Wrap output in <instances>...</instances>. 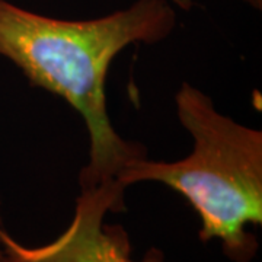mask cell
Wrapping results in <instances>:
<instances>
[{"label":"cell","instance_id":"obj_3","mask_svg":"<svg viewBox=\"0 0 262 262\" xmlns=\"http://www.w3.org/2000/svg\"><path fill=\"white\" fill-rule=\"evenodd\" d=\"M124 191L115 181L80 188L72 222L44 245L20 244L3 229V262H165L156 249H150L141 261L134 259L127 232L105 223L108 213L124 210Z\"/></svg>","mask_w":262,"mask_h":262},{"label":"cell","instance_id":"obj_2","mask_svg":"<svg viewBox=\"0 0 262 262\" xmlns=\"http://www.w3.org/2000/svg\"><path fill=\"white\" fill-rule=\"evenodd\" d=\"M175 103L194 140L191 155L177 162L144 156L122 169L115 182L122 188L144 181L168 185L200 215L203 242L219 241L232 262H252L258 241L248 227L262 225V133L219 113L191 83H182Z\"/></svg>","mask_w":262,"mask_h":262},{"label":"cell","instance_id":"obj_1","mask_svg":"<svg viewBox=\"0 0 262 262\" xmlns=\"http://www.w3.org/2000/svg\"><path fill=\"white\" fill-rule=\"evenodd\" d=\"M177 24L170 0H137L127 9L89 20L44 16L0 0V56L37 86L64 98L86 122L89 163L80 188L115 181L131 162L144 158L139 143L124 140L111 124L105 82L114 57L136 42H158Z\"/></svg>","mask_w":262,"mask_h":262},{"label":"cell","instance_id":"obj_6","mask_svg":"<svg viewBox=\"0 0 262 262\" xmlns=\"http://www.w3.org/2000/svg\"><path fill=\"white\" fill-rule=\"evenodd\" d=\"M170 2L177 6H181V8H187L189 5V0H170Z\"/></svg>","mask_w":262,"mask_h":262},{"label":"cell","instance_id":"obj_4","mask_svg":"<svg viewBox=\"0 0 262 262\" xmlns=\"http://www.w3.org/2000/svg\"><path fill=\"white\" fill-rule=\"evenodd\" d=\"M5 229L3 226V213H2V196H0V233ZM0 262H3V251H2V244H0Z\"/></svg>","mask_w":262,"mask_h":262},{"label":"cell","instance_id":"obj_5","mask_svg":"<svg viewBox=\"0 0 262 262\" xmlns=\"http://www.w3.org/2000/svg\"><path fill=\"white\" fill-rule=\"evenodd\" d=\"M246 3H249L251 6L253 8H256V9H261V5H262V0H244Z\"/></svg>","mask_w":262,"mask_h":262}]
</instances>
